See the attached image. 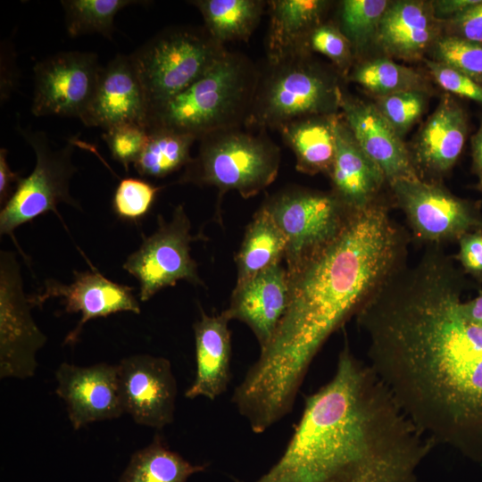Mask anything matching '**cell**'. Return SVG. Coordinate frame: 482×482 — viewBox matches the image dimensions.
I'll list each match as a JSON object with an SVG mask.
<instances>
[{"label": "cell", "instance_id": "obj_1", "mask_svg": "<svg viewBox=\"0 0 482 482\" xmlns=\"http://www.w3.org/2000/svg\"><path fill=\"white\" fill-rule=\"evenodd\" d=\"M404 252L403 234L373 201L352 208L330 241L287 270L286 312L232 395L253 432L291 412L322 345L403 263Z\"/></svg>", "mask_w": 482, "mask_h": 482}, {"label": "cell", "instance_id": "obj_2", "mask_svg": "<svg viewBox=\"0 0 482 482\" xmlns=\"http://www.w3.org/2000/svg\"><path fill=\"white\" fill-rule=\"evenodd\" d=\"M434 445L345 345L332 378L305 398L281 457L253 482H420Z\"/></svg>", "mask_w": 482, "mask_h": 482}, {"label": "cell", "instance_id": "obj_3", "mask_svg": "<svg viewBox=\"0 0 482 482\" xmlns=\"http://www.w3.org/2000/svg\"><path fill=\"white\" fill-rule=\"evenodd\" d=\"M259 69L245 55L227 51L204 76L153 109L147 129L165 128L196 139L240 128L249 116Z\"/></svg>", "mask_w": 482, "mask_h": 482}, {"label": "cell", "instance_id": "obj_4", "mask_svg": "<svg viewBox=\"0 0 482 482\" xmlns=\"http://www.w3.org/2000/svg\"><path fill=\"white\" fill-rule=\"evenodd\" d=\"M307 54L268 61L259 70L246 126L279 129L301 118L337 114L343 93L337 79L310 62Z\"/></svg>", "mask_w": 482, "mask_h": 482}, {"label": "cell", "instance_id": "obj_5", "mask_svg": "<svg viewBox=\"0 0 482 482\" xmlns=\"http://www.w3.org/2000/svg\"><path fill=\"white\" fill-rule=\"evenodd\" d=\"M200 141L198 155L185 167L180 183L233 190L249 198L278 175L279 149L264 134L233 128L210 133Z\"/></svg>", "mask_w": 482, "mask_h": 482}, {"label": "cell", "instance_id": "obj_6", "mask_svg": "<svg viewBox=\"0 0 482 482\" xmlns=\"http://www.w3.org/2000/svg\"><path fill=\"white\" fill-rule=\"evenodd\" d=\"M205 29L170 27L129 54L149 112L204 76L227 53Z\"/></svg>", "mask_w": 482, "mask_h": 482}, {"label": "cell", "instance_id": "obj_7", "mask_svg": "<svg viewBox=\"0 0 482 482\" xmlns=\"http://www.w3.org/2000/svg\"><path fill=\"white\" fill-rule=\"evenodd\" d=\"M17 131L33 149L36 165L28 177L21 178L12 196L2 206L0 235L9 236L19 246L13 233L22 224L49 212L63 223L57 209L61 203L79 212L83 209L70 193V181L77 171L71 162L74 144L70 142L62 148L54 149L43 131L23 129L19 123Z\"/></svg>", "mask_w": 482, "mask_h": 482}, {"label": "cell", "instance_id": "obj_8", "mask_svg": "<svg viewBox=\"0 0 482 482\" xmlns=\"http://www.w3.org/2000/svg\"><path fill=\"white\" fill-rule=\"evenodd\" d=\"M158 227L144 237L139 247L130 253L122 268L139 284V300L146 302L160 290L179 280L204 286L197 264L190 254V244L198 239L191 235V222L184 205L179 204L170 220L157 217Z\"/></svg>", "mask_w": 482, "mask_h": 482}, {"label": "cell", "instance_id": "obj_9", "mask_svg": "<svg viewBox=\"0 0 482 482\" xmlns=\"http://www.w3.org/2000/svg\"><path fill=\"white\" fill-rule=\"evenodd\" d=\"M262 206L285 236L287 270L330 241L352 209L333 192L299 187L280 191Z\"/></svg>", "mask_w": 482, "mask_h": 482}, {"label": "cell", "instance_id": "obj_10", "mask_svg": "<svg viewBox=\"0 0 482 482\" xmlns=\"http://www.w3.org/2000/svg\"><path fill=\"white\" fill-rule=\"evenodd\" d=\"M23 289L20 263L13 252H0V378L35 375L37 353L47 341L36 324Z\"/></svg>", "mask_w": 482, "mask_h": 482}, {"label": "cell", "instance_id": "obj_11", "mask_svg": "<svg viewBox=\"0 0 482 482\" xmlns=\"http://www.w3.org/2000/svg\"><path fill=\"white\" fill-rule=\"evenodd\" d=\"M102 66L96 53L66 51L53 54L34 68L31 112L80 119L86 112Z\"/></svg>", "mask_w": 482, "mask_h": 482}, {"label": "cell", "instance_id": "obj_12", "mask_svg": "<svg viewBox=\"0 0 482 482\" xmlns=\"http://www.w3.org/2000/svg\"><path fill=\"white\" fill-rule=\"evenodd\" d=\"M398 204L420 237L431 242L461 239L482 228L475 206L420 178L391 184Z\"/></svg>", "mask_w": 482, "mask_h": 482}, {"label": "cell", "instance_id": "obj_13", "mask_svg": "<svg viewBox=\"0 0 482 482\" xmlns=\"http://www.w3.org/2000/svg\"><path fill=\"white\" fill-rule=\"evenodd\" d=\"M116 365L124 413L136 423L156 429L172 423L177 382L170 361L162 356L134 354Z\"/></svg>", "mask_w": 482, "mask_h": 482}, {"label": "cell", "instance_id": "obj_14", "mask_svg": "<svg viewBox=\"0 0 482 482\" xmlns=\"http://www.w3.org/2000/svg\"><path fill=\"white\" fill-rule=\"evenodd\" d=\"M74 279L64 284L54 278L45 280L41 292L29 295L33 307L42 306L50 298H61L66 313H80L76 328L64 339V344H74L85 324L96 318L117 312L139 314V303L133 295V287L114 282L96 268L91 270H73Z\"/></svg>", "mask_w": 482, "mask_h": 482}, {"label": "cell", "instance_id": "obj_15", "mask_svg": "<svg viewBox=\"0 0 482 482\" xmlns=\"http://www.w3.org/2000/svg\"><path fill=\"white\" fill-rule=\"evenodd\" d=\"M55 394L63 400L72 428L113 420L121 406L117 365L99 362L87 367L62 362L55 370Z\"/></svg>", "mask_w": 482, "mask_h": 482}, {"label": "cell", "instance_id": "obj_16", "mask_svg": "<svg viewBox=\"0 0 482 482\" xmlns=\"http://www.w3.org/2000/svg\"><path fill=\"white\" fill-rule=\"evenodd\" d=\"M149 107L129 55L117 54L99 72L92 100L80 120L107 129L134 123L147 128Z\"/></svg>", "mask_w": 482, "mask_h": 482}, {"label": "cell", "instance_id": "obj_17", "mask_svg": "<svg viewBox=\"0 0 482 482\" xmlns=\"http://www.w3.org/2000/svg\"><path fill=\"white\" fill-rule=\"evenodd\" d=\"M340 108L357 143L378 166L390 185L419 179L412 157L401 137L375 104L342 94Z\"/></svg>", "mask_w": 482, "mask_h": 482}, {"label": "cell", "instance_id": "obj_18", "mask_svg": "<svg viewBox=\"0 0 482 482\" xmlns=\"http://www.w3.org/2000/svg\"><path fill=\"white\" fill-rule=\"evenodd\" d=\"M288 303V275L281 263L261 271L235 287L229 308V320L245 323L254 334L261 351L271 341Z\"/></svg>", "mask_w": 482, "mask_h": 482}, {"label": "cell", "instance_id": "obj_19", "mask_svg": "<svg viewBox=\"0 0 482 482\" xmlns=\"http://www.w3.org/2000/svg\"><path fill=\"white\" fill-rule=\"evenodd\" d=\"M229 320L225 312L208 315L201 311L199 320L193 326L196 370L185 392L187 398L202 396L213 401L227 390L232 352Z\"/></svg>", "mask_w": 482, "mask_h": 482}, {"label": "cell", "instance_id": "obj_20", "mask_svg": "<svg viewBox=\"0 0 482 482\" xmlns=\"http://www.w3.org/2000/svg\"><path fill=\"white\" fill-rule=\"evenodd\" d=\"M336 154L329 176L333 193L351 208L363 207L374 200L385 176L363 152L342 115L335 120Z\"/></svg>", "mask_w": 482, "mask_h": 482}, {"label": "cell", "instance_id": "obj_21", "mask_svg": "<svg viewBox=\"0 0 482 482\" xmlns=\"http://www.w3.org/2000/svg\"><path fill=\"white\" fill-rule=\"evenodd\" d=\"M468 132L464 110L450 96L441 100L414 144V160L432 173L448 171L464 146Z\"/></svg>", "mask_w": 482, "mask_h": 482}, {"label": "cell", "instance_id": "obj_22", "mask_svg": "<svg viewBox=\"0 0 482 482\" xmlns=\"http://www.w3.org/2000/svg\"><path fill=\"white\" fill-rule=\"evenodd\" d=\"M435 19L431 4L424 2L389 4L376 38L391 55L403 59L420 57L436 40Z\"/></svg>", "mask_w": 482, "mask_h": 482}, {"label": "cell", "instance_id": "obj_23", "mask_svg": "<svg viewBox=\"0 0 482 482\" xmlns=\"http://www.w3.org/2000/svg\"><path fill=\"white\" fill-rule=\"evenodd\" d=\"M267 37L268 61L301 52L310 32L321 23L328 5L322 0H272Z\"/></svg>", "mask_w": 482, "mask_h": 482}, {"label": "cell", "instance_id": "obj_24", "mask_svg": "<svg viewBox=\"0 0 482 482\" xmlns=\"http://www.w3.org/2000/svg\"><path fill=\"white\" fill-rule=\"evenodd\" d=\"M337 114L301 118L278 130L295 156L296 169L307 174L329 175L336 154L335 120Z\"/></svg>", "mask_w": 482, "mask_h": 482}, {"label": "cell", "instance_id": "obj_25", "mask_svg": "<svg viewBox=\"0 0 482 482\" xmlns=\"http://www.w3.org/2000/svg\"><path fill=\"white\" fill-rule=\"evenodd\" d=\"M287 241L282 231L262 206L247 226L240 249L236 256L237 278L241 286L261 271L285 258Z\"/></svg>", "mask_w": 482, "mask_h": 482}, {"label": "cell", "instance_id": "obj_26", "mask_svg": "<svg viewBox=\"0 0 482 482\" xmlns=\"http://www.w3.org/2000/svg\"><path fill=\"white\" fill-rule=\"evenodd\" d=\"M207 466L187 461L156 434L148 445L131 455L116 482H187Z\"/></svg>", "mask_w": 482, "mask_h": 482}, {"label": "cell", "instance_id": "obj_27", "mask_svg": "<svg viewBox=\"0 0 482 482\" xmlns=\"http://www.w3.org/2000/svg\"><path fill=\"white\" fill-rule=\"evenodd\" d=\"M266 2L261 0H195L204 29L220 44L247 40L257 27Z\"/></svg>", "mask_w": 482, "mask_h": 482}, {"label": "cell", "instance_id": "obj_28", "mask_svg": "<svg viewBox=\"0 0 482 482\" xmlns=\"http://www.w3.org/2000/svg\"><path fill=\"white\" fill-rule=\"evenodd\" d=\"M147 130V143L133 164L139 175L163 178L186 167L192 160L190 148L196 140L194 136L165 128Z\"/></svg>", "mask_w": 482, "mask_h": 482}, {"label": "cell", "instance_id": "obj_29", "mask_svg": "<svg viewBox=\"0 0 482 482\" xmlns=\"http://www.w3.org/2000/svg\"><path fill=\"white\" fill-rule=\"evenodd\" d=\"M134 0H62L66 30L70 37L97 33L112 40L115 15L123 8L140 4Z\"/></svg>", "mask_w": 482, "mask_h": 482}, {"label": "cell", "instance_id": "obj_30", "mask_svg": "<svg viewBox=\"0 0 482 482\" xmlns=\"http://www.w3.org/2000/svg\"><path fill=\"white\" fill-rule=\"evenodd\" d=\"M350 78L378 96L401 91H422L425 87L420 73L386 58L361 64Z\"/></svg>", "mask_w": 482, "mask_h": 482}, {"label": "cell", "instance_id": "obj_31", "mask_svg": "<svg viewBox=\"0 0 482 482\" xmlns=\"http://www.w3.org/2000/svg\"><path fill=\"white\" fill-rule=\"evenodd\" d=\"M389 5L386 0H345L340 7V31L352 48L366 45L376 37L383 14Z\"/></svg>", "mask_w": 482, "mask_h": 482}, {"label": "cell", "instance_id": "obj_32", "mask_svg": "<svg viewBox=\"0 0 482 482\" xmlns=\"http://www.w3.org/2000/svg\"><path fill=\"white\" fill-rule=\"evenodd\" d=\"M437 62L463 72L482 86V43L444 36L434 43Z\"/></svg>", "mask_w": 482, "mask_h": 482}, {"label": "cell", "instance_id": "obj_33", "mask_svg": "<svg viewBox=\"0 0 482 482\" xmlns=\"http://www.w3.org/2000/svg\"><path fill=\"white\" fill-rule=\"evenodd\" d=\"M161 187L137 178L120 180L112 198V210L125 220H138L150 211Z\"/></svg>", "mask_w": 482, "mask_h": 482}, {"label": "cell", "instance_id": "obj_34", "mask_svg": "<svg viewBox=\"0 0 482 482\" xmlns=\"http://www.w3.org/2000/svg\"><path fill=\"white\" fill-rule=\"evenodd\" d=\"M375 105L401 137L423 113L426 96L422 91H401L378 96Z\"/></svg>", "mask_w": 482, "mask_h": 482}, {"label": "cell", "instance_id": "obj_35", "mask_svg": "<svg viewBox=\"0 0 482 482\" xmlns=\"http://www.w3.org/2000/svg\"><path fill=\"white\" fill-rule=\"evenodd\" d=\"M112 158L128 171L137 161L148 140L147 128L134 123L112 126L102 135Z\"/></svg>", "mask_w": 482, "mask_h": 482}, {"label": "cell", "instance_id": "obj_36", "mask_svg": "<svg viewBox=\"0 0 482 482\" xmlns=\"http://www.w3.org/2000/svg\"><path fill=\"white\" fill-rule=\"evenodd\" d=\"M312 50L328 57L342 71L350 63L352 46L340 29L331 24L320 23L310 32L301 52Z\"/></svg>", "mask_w": 482, "mask_h": 482}, {"label": "cell", "instance_id": "obj_37", "mask_svg": "<svg viewBox=\"0 0 482 482\" xmlns=\"http://www.w3.org/2000/svg\"><path fill=\"white\" fill-rule=\"evenodd\" d=\"M436 81L444 89L482 104V86L463 72L437 61H427Z\"/></svg>", "mask_w": 482, "mask_h": 482}, {"label": "cell", "instance_id": "obj_38", "mask_svg": "<svg viewBox=\"0 0 482 482\" xmlns=\"http://www.w3.org/2000/svg\"><path fill=\"white\" fill-rule=\"evenodd\" d=\"M446 36L457 37L469 41L482 43V0L445 21Z\"/></svg>", "mask_w": 482, "mask_h": 482}, {"label": "cell", "instance_id": "obj_39", "mask_svg": "<svg viewBox=\"0 0 482 482\" xmlns=\"http://www.w3.org/2000/svg\"><path fill=\"white\" fill-rule=\"evenodd\" d=\"M459 259L469 272L482 276V234L473 232L460 239Z\"/></svg>", "mask_w": 482, "mask_h": 482}, {"label": "cell", "instance_id": "obj_40", "mask_svg": "<svg viewBox=\"0 0 482 482\" xmlns=\"http://www.w3.org/2000/svg\"><path fill=\"white\" fill-rule=\"evenodd\" d=\"M7 150L0 149V204L3 206L12 196L21 179L19 173L13 172L6 160Z\"/></svg>", "mask_w": 482, "mask_h": 482}, {"label": "cell", "instance_id": "obj_41", "mask_svg": "<svg viewBox=\"0 0 482 482\" xmlns=\"http://www.w3.org/2000/svg\"><path fill=\"white\" fill-rule=\"evenodd\" d=\"M478 0H439L432 2L431 8L436 19H451L464 12Z\"/></svg>", "mask_w": 482, "mask_h": 482}, {"label": "cell", "instance_id": "obj_42", "mask_svg": "<svg viewBox=\"0 0 482 482\" xmlns=\"http://www.w3.org/2000/svg\"><path fill=\"white\" fill-rule=\"evenodd\" d=\"M472 167L479 179H482V122L471 139Z\"/></svg>", "mask_w": 482, "mask_h": 482}, {"label": "cell", "instance_id": "obj_43", "mask_svg": "<svg viewBox=\"0 0 482 482\" xmlns=\"http://www.w3.org/2000/svg\"><path fill=\"white\" fill-rule=\"evenodd\" d=\"M478 188L482 192V179H479Z\"/></svg>", "mask_w": 482, "mask_h": 482}]
</instances>
